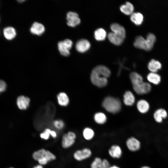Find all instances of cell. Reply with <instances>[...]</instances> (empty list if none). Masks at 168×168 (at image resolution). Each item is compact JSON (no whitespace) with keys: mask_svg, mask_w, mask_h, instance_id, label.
Returning <instances> with one entry per match:
<instances>
[{"mask_svg":"<svg viewBox=\"0 0 168 168\" xmlns=\"http://www.w3.org/2000/svg\"><path fill=\"white\" fill-rule=\"evenodd\" d=\"M110 72L105 66L100 65L92 70L91 75V81L95 86L102 87L106 86L108 83L107 78L110 77Z\"/></svg>","mask_w":168,"mask_h":168,"instance_id":"obj_1","label":"cell"},{"mask_svg":"<svg viewBox=\"0 0 168 168\" xmlns=\"http://www.w3.org/2000/svg\"><path fill=\"white\" fill-rule=\"evenodd\" d=\"M130 78L135 92L139 95H143L149 93L151 89L150 84L143 82L141 75L135 72H133L130 75Z\"/></svg>","mask_w":168,"mask_h":168,"instance_id":"obj_2","label":"cell"},{"mask_svg":"<svg viewBox=\"0 0 168 168\" xmlns=\"http://www.w3.org/2000/svg\"><path fill=\"white\" fill-rule=\"evenodd\" d=\"M156 40L155 35L152 33H149L147 35L146 39L141 36L136 37L133 45L136 48L149 51L153 48Z\"/></svg>","mask_w":168,"mask_h":168,"instance_id":"obj_3","label":"cell"},{"mask_svg":"<svg viewBox=\"0 0 168 168\" xmlns=\"http://www.w3.org/2000/svg\"><path fill=\"white\" fill-rule=\"evenodd\" d=\"M33 159L37 161L41 165H46L49 162L55 160V155L48 150L41 149L33 152Z\"/></svg>","mask_w":168,"mask_h":168,"instance_id":"obj_4","label":"cell"},{"mask_svg":"<svg viewBox=\"0 0 168 168\" xmlns=\"http://www.w3.org/2000/svg\"><path fill=\"white\" fill-rule=\"evenodd\" d=\"M121 105L119 99L111 97L105 98L102 103L104 108L107 111L113 114L116 113L120 110Z\"/></svg>","mask_w":168,"mask_h":168,"instance_id":"obj_5","label":"cell"},{"mask_svg":"<svg viewBox=\"0 0 168 168\" xmlns=\"http://www.w3.org/2000/svg\"><path fill=\"white\" fill-rule=\"evenodd\" d=\"M92 154L91 149L89 147H86L76 150L74 153L73 156L76 161H82L90 158Z\"/></svg>","mask_w":168,"mask_h":168,"instance_id":"obj_6","label":"cell"},{"mask_svg":"<svg viewBox=\"0 0 168 168\" xmlns=\"http://www.w3.org/2000/svg\"><path fill=\"white\" fill-rule=\"evenodd\" d=\"M76 137V134L73 132L69 131L64 134L62 138V147L67 148L72 146L75 143Z\"/></svg>","mask_w":168,"mask_h":168,"instance_id":"obj_7","label":"cell"},{"mask_svg":"<svg viewBox=\"0 0 168 168\" xmlns=\"http://www.w3.org/2000/svg\"><path fill=\"white\" fill-rule=\"evenodd\" d=\"M125 145L128 150L133 152L138 151L141 147L140 141L134 137L128 138L125 141Z\"/></svg>","mask_w":168,"mask_h":168,"instance_id":"obj_8","label":"cell"},{"mask_svg":"<svg viewBox=\"0 0 168 168\" xmlns=\"http://www.w3.org/2000/svg\"><path fill=\"white\" fill-rule=\"evenodd\" d=\"M72 45V41L68 39L59 42L58 43V47L61 54L65 56L69 55L70 54L69 50Z\"/></svg>","mask_w":168,"mask_h":168,"instance_id":"obj_9","label":"cell"},{"mask_svg":"<svg viewBox=\"0 0 168 168\" xmlns=\"http://www.w3.org/2000/svg\"><path fill=\"white\" fill-rule=\"evenodd\" d=\"M109 156L114 159H119L123 155V150L121 147L117 144L112 145L108 150Z\"/></svg>","mask_w":168,"mask_h":168,"instance_id":"obj_10","label":"cell"},{"mask_svg":"<svg viewBox=\"0 0 168 168\" xmlns=\"http://www.w3.org/2000/svg\"><path fill=\"white\" fill-rule=\"evenodd\" d=\"M66 19L67 24L69 26L75 27L80 22V19L78 14L76 12H70L67 14Z\"/></svg>","mask_w":168,"mask_h":168,"instance_id":"obj_11","label":"cell"},{"mask_svg":"<svg viewBox=\"0 0 168 168\" xmlns=\"http://www.w3.org/2000/svg\"><path fill=\"white\" fill-rule=\"evenodd\" d=\"M90 46V43L88 40L85 39H82L77 42L76 48L78 52L83 53L87 50Z\"/></svg>","mask_w":168,"mask_h":168,"instance_id":"obj_12","label":"cell"},{"mask_svg":"<svg viewBox=\"0 0 168 168\" xmlns=\"http://www.w3.org/2000/svg\"><path fill=\"white\" fill-rule=\"evenodd\" d=\"M30 102V98L24 96H21L17 99L16 103L18 108L21 110L26 109Z\"/></svg>","mask_w":168,"mask_h":168,"instance_id":"obj_13","label":"cell"},{"mask_svg":"<svg viewBox=\"0 0 168 168\" xmlns=\"http://www.w3.org/2000/svg\"><path fill=\"white\" fill-rule=\"evenodd\" d=\"M110 28L112 32L120 36L124 39L125 37L126 32L124 27L117 23L112 24Z\"/></svg>","mask_w":168,"mask_h":168,"instance_id":"obj_14","label":"cell"},{"mask_svg":"<svg viewBox=\"0 0 168 168\" xmlns=\"http://www.w3.org/2000/svg\"><path fill=\"white\" fill-rule=\"evenodd\" d=\"M30 30L32 34L40 35L44 32L45 28L41 24L37 22H35L32 24Z\"/></svg>","mask_w":168,"mask_h":168,"instance_id":"obj_15","label":"cell"},{"mask_svg":"<svg viewBox=\"0 0 168 168\" xmlns=\"http://www.w3.org/2000/svg\"><path fill=\"white\" fill-rule=\"evenodd\" d=\"M167 114L165 110L159 109L156 110L154 114V118L155 121L159 123H161L163 119L166 118Z\"/></svg>","mask_w":168,"mask_h":168,"instance_id":"obj_16","label":"cell"},{"mask_svg":"<svg viewBox=\"0 0 168 168\" xmlns=\"http://www.w3.org/2000/svg\"><path fill=\"white\" fill-rule=\"evenodd\" d=\"M3 33L5 37L7 40L13 39L16 35V32L13 27L8 26L4 28Z\"/></svg>","mask_w":168,"mask_h":168,"instance_id":"obj_17","label":"cell"},{"mask_svg":"<svg viewBox=\"0 0 168 168\" xmlns=\"http://www.w3.org/2000/svg\"><path fill=\"white\" fill-rule=\"evenodd\" d=\"M108 36L110 41L116 45L121 44L124 39L120 36L112 32H110L108 35Z\"/></svg>","mask_w":168,"mask_h":168,"instance_id":"obj_18","label":"cell"},{"mask_svg":"<svg viewBox=\"0 0 168 168\" xmlns=\"http://www.w3.org/2000/svg\"><path fill=\"white\" fill-rule=\"evenodd\" d=\"M58 104L61 106H66L69 103V99L67 94L65 92H61L57 96Z\"/></svg>","mask_w":168,"mask_h":168,"instance_id":"obj_19","label":"cell"},{"mask_svg":"<svg viewBox=\"0 0 168 168\" xmlns=\"http://www.w3.org/2000/svg\"><path fill=\"white\" fill-rule=\"evenodd\" d=\"M161 68V64L160 62L154 59H152L148 63V68L152 72H156Z\"/></svg>","mask_w":168,"mask_h":168,"instance_id":"obj_20","label":"cell"},{"mask_svg":"<svg viewBox=\"0 0 168 168\" xmlns=\"http://www.w3.org/2000/svg\"><path fill=\"white\" fill-rule=\"evenodd\" d=\"M137 108L140 112L145 113L148 111L149 109V105L146 100H141L137 102Z\"/></svg>","mask_w":168,"mask_h":168,"instance_id":"obj_21","label":"cell"},{"mask_svg":"<svg viewBox=\"0 0 168 168\" xmlns=\"http://www.w3.org/2000/svg\"><path fill=\"white\" fill-rule=\"evenodd\" d=\"M120 11L127 15H131L133 13L134 7L130 2H127L125 4L122 5L120 7Z\"/></svg>","mask_w":168,"mask_h":168,"instance_id":"obj_22","label":"cell"},{"mask_svg":"<svg viewBox=\"0 0 168 168\" xmlns=\"http://www.w3.org/2000/svg\"><path fill=\"white\" fill-rule=\"evenodd\" d=\"M135 97L130 91L126 92L124 96V101L125 104L128 106L132 105L134 103Z\"/></svg>","mask_w":168,"mask_h":168,"instance_id":"obj_23","label":"cell"},{"mask_svg":"<svg viewBox=\"0 0 168 168\" xmlns=\"http://www.w3.org/2000/svg\"><path fill=\"white\" fill-rule=\"evenodd\" d=\"M95 135V132L91 128L86 127L83 130V137L86 141H90L92 140L94 138Z\"/></svg>","mask_w":168,"mask_h":168,"instance_id":"obj_24","label":"cell"},{"mask_svg":"<svg viewBox=\"0 0 168 168\" xmlns=\"http://www.w3.org/2000/svg\"><path fill=\"white\" fill-rule=\"evenodd\" d=\"M131 20L137 25H141L143 20V16L140 12H133L131 15Z\"/></svg>","mask_w":168,"mask_h":168,"instance_id":"obj_25","label":"cell"},{"mask_svg":"<svg viewBox=\"0 0 168 168\" xmlns=\"http://www.w3.org/2000/svg\"><path fill=\"white\" fill-rule=\"evenodd\" d=\"M147 78L149 82L155 85L159 84L161 80L160 76L156 72L149 73L147 76Z\"/></svg>","mask_w":168,"mask_h":168,"instance_id":"obj_26","label":"cell"},{"mask_svg":"<svg viewBox=\"0 0 168 168\" xmlns=\"http://www.w3.org/2000/svg\"><path fill=\"white\" fill-rule=\"evenodd\" d=\"M106 36L105 30L102 28H99L94 32V37L96 40L99 41L104 40Z\"/></svg>","mask_w":168,"mask_h":168,"instance_id":"obj_27","label":"cell"},{"mask_svg":"<svg viewBox=\"0 0 168 168\" xmlns=\"http://www.w3.org/2000/svg\"><path fill=\"white\" fill-rule=\"evenodd\" d=\"M90 168H104L102 159L99 157H95L91 163Z\"/></svg>","mask_w":168,"mask_h":168,"instance_id":"obj_28","label":"cell"},{"mask_svg":"<svg viewBox=\"0 0 168 168\" xmlns=\"http://www.w3.org/2000/svg\"><path fill=\"white\" fill-rule=\"evenodd\" d=\"M94 119L95 122L98 124H103L105 123L107 120L105 115L103 113L99 112L94 115Z\"/></svg>","mask_w":168,"mask_h":168,"instance_id":"obj_29","label":"cell"},{"mask_svg":"<svg viewBox=\"0 0 168 168\" xmlns=\"http://www.w3.org/2000/svg\"><path fill=\"white\" fill-rule=\"evenodd\" d=\"M53 124L55 128L59 130L63 129L64 126V122L60 119L54 120L53 122Z\"/></svg>","mask_w":168,"mask_h":168,"instance_id":"obj_30","label":"cell"},{"mask_svg":"<svg viewBox=\"0 0 168 168\" xmlns=\"http://www.w3.org/2000/svg\"><path fill=\"white\" fill-rule=\"evenodd\" d=\"M50 136V135L47 128L45 129L43 132L41 133L40 134V137L42 139L45 140L48 139Z\"/></svg>","mask_w":168,"mask_h":168,"instance_id":"obj_31","label":"cell"},{"mask_svg":"<svg viewBox=\"0 0 168 168\" xmlns=\"http://www.w3.org/2000/svg\"><path fill=\"white\" fill-rule=\"evenodd\" d=\"M7 87L5 82L2 80H0V93L4 91L6 89Z\"/></svg>","mask_w":168,"mask_h":168,"instance_id":"obj_32","label":"cell"},{"mask_svg":"<svg viewBox=\"0 0 168 168\" xmlns=\"http://www.w3.org/2000/svg\"><path fill=\"white\" fill-rule=\"evenodd\" d=\"M102 162L104 168H109L111 165L109 160L106 158L102 159Z\"/></svg>","mask_w":168,"mask_h":168,"instance_id":"obj_33","label":"cell"},{"mask_svg":"<svg viewBox=\"0 0 168 168\" xmlns=\"http://www.w3.org/2000/svg\"><path fill=\"white\" fill-rule=\"evenodd\" d=\"M49 132L50 136H52L53 138H56L57 136V134L56 132L53 130H52L49 128H47Z\"/></svg>","mask_w":168,"mask_h":168,"instance_id":"obj_34","label":"cell"},{"mask_svg":"<svg viewBox=\"0 0 168 168\" xmlns=\"http://www.w3.org/2000/svg\"><path fill=\"white\" fill-rule=\"evenodd\" d=\"M109 168H121L119 166L115 165H111Z\"/></svg>","mask_w":168,"mask_h":168,"instance_id":"obj_35","label":"cell"},{"mask_svg":"<svg viewBox=\"0 0 168 168\" xmlns=\"http://www.w3.org/2000/svg\"><path fill=\"white\" fill-rule=\"evenodd\" d=\"M33 168H44L42 165L39 164L34 166Z\"/></svg>","mask_w":168,"mask_h":168,"instance_id":"obj_36","label":"cell"},{"mask_svg":"<svg viewBox=\"0 0 168 168\" xmlns=\"http://www.w3.org/2000/svg\"><path fill=\"white\" fill-rule=\"evenodd\" d=\"M140 168H151L147 166H143L141 167Z\"/></svg>","mask_w":168,"mask_h":168,"instance_id":"obj_37","label":"cell"},{"mask_svg":"<svg viewBox=\"0 0 168 168\" xmlns=\"http://www.w3.org/2000/svg\"><path fill=\"white\" fill-rule=\"evenodd\" d=\"M24 0H20V1H18V2H24Z\"/></svg>","mask_w":168,"mask_h":168,"instance_id":"obj_38","label":"cell"},{"mask_svg":"<svg viewBox=\"0 0 168 168\" xmlns=\"http://www.w3.org/2000/svg\"><path fill=\"white\" fill-rule=\"evenodd\" d=\"M10 168H13V167H10Z\"/></svg>","mask_w":168,"mask_h":168,"instance_id":"obj_39","label":"cell"}]
</instances>
